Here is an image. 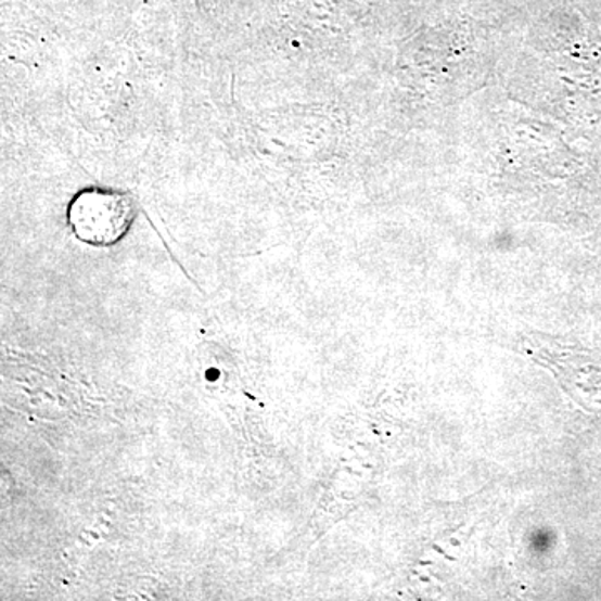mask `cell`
Instances as JSON below:
<instances>
[{"label": "cell", "instance_id": "1", "mask_svg": "<svg viewBox=\"0 0 601 601\" xmlns=\"http://www.w3.org/2000/svg\"><path fill=\"white\" fill-rule=\"evenodd\" d=\"M69 225L77 240L91 246H113L136 218L131 197L111 189H84L69 206Z\"/></svg>", "mask_w": 601, "mask_h": 601}]
</instances>
